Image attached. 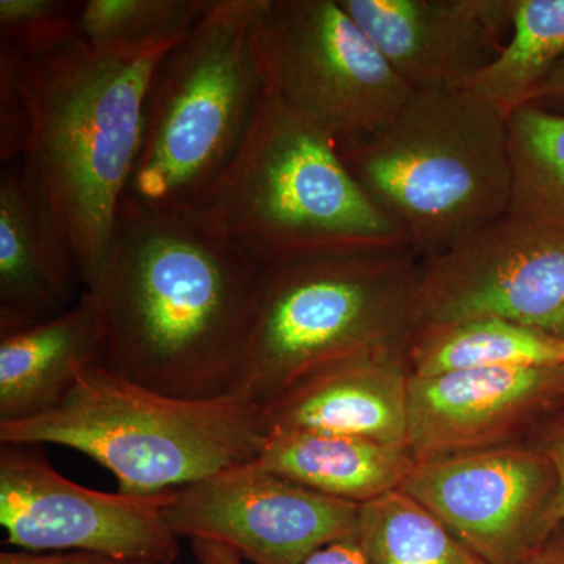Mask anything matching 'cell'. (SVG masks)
<instances>
[{
	"label": "cell",
	"mask_w": 564,
	"mask_h": 564,
	"mask_svg": "<svg viewBox=\"0 0 564 564\" xmlns=\"http://www.w3.org/2000/svg\"><path fill=\"white\" fill-rule=\"evenodd\" d=\"M261 267L177 214L122 199L98 276L99 366L184 400L232 395Z\"/></svg>",
	"instance_id": "obj_1"
},
{
	"label": "cell",
	"mask_w": 564,
	"mask_h": 564,
	"mask_svg": "<svg viewBox=\"0 0 564 564\" xmlns=\"http://www.w3.org/2000/svg\"><path fill=\"white\" fill-rule=\"evenodd\" d=\"M180 43L99 47L77 33L28 54L31 131L17 163L85 291L98 276L139 161L155 70Z\"/></svg>",
	"instance_id": "obj_2"
},
{
	"label": "cell",
	"mask_w": 564,
	"mask_h": 564,
	"mask_svg": "<svg viewBox=\"0 0 564 564\" xmlns=\"http://www.w3.org/2000/svg\"><path fill=\"white\" fill-rule=\"evenodd\" d=\"M422 263L399 240L300 252L262 265L232 395L263 408L326 364L406 345Z\"/></svg>",
	"instance_id": "obj_3"
},
{
	"label": "cell",
	"mask_w": 564,
	"mask_h": 564,
	"mask_svg": "<svg viewBox=\"0 0 564 564\" xmlns=\"http://www.w3.org/2000/svg\"><path fill=\"white\" fill-rule=\"evenodd\" d=\"M337 152L422 259L510 212L508 118L466 88L413 91L388 128Z\"/></svg>",
	"instance_id": "obj_4"
},
{
	"label": "cell",
	"mask_w": 564,
	"mask_h": 564,
	"mask_svg": "<svg viewBox=\"0 0 564 564\" xmlns=\"http://www.w3.org/2000/svg\"><path fill=\"white\" fill-rule=\"evenodd\" d=\"M177 215L259 267L344 245L408 242L364 195L333 140L267 88L231 163Z\"/></svg>",
	"instance_id": "obj_5"
},
{
	"label": "cell",
	"mask_w": 564,
	"mask_h": 564,
	"mask_svg": "<svg viewBox=\"0 0 564 564\" xmlns=\"http://www.w3.org/2000/svg\"><path fill=\"white\" fill-rule=\"evenodd\" d=\"M269 437L261 404L239 395L184 400L85 370L50 413L0 423V444L73 448L113 474L118 492L155 496L256 462Z\"/></svg>",
	"instance_id": "obj_6"
},
{
	"label": "cell",
	"mask_w": 564,
	"mask_h": 564,
	"mask_svg": "<svg viewBox=\"0 0 564 564\" xmlns=\"http://www.w3.org/2000/svg\"><path fill=\"white\" fill-rule=\"evenodd\" d=\"M263 0H214L161 63L144 109L143 140L124 202L182 214L242 147L265 95L251 47Z\"/></svg>",
	"instance_id": "obj_7"
},
{
	"label": "cell",
	"mask_w": 564,
	"mask_h": 564,
	"mask_svg": "<svg viewBox=\"0 0 564 564\" xmlns=\"http://www.w3.org/2000/svg\"><path fill=\"white\" fill-rule=\"evenodd\" d=\"M251 47L267 90L336 148L383 131L413 93L339 0H263Z\"/></svg>",
	"instance_id": "obj_8"
},
{
	"label": "cell",
	"mask_w": 564,
	"mask_h": 564,
	"mask_svg": "<svg viewBox=\"0 0 564 564\" xmlns=\"http://www.w3.org/2000/svg\"><path fill=\"white\" fill-rule=\"evenodd\" d=\"M481 317L564 340V234L510 210L423 259L414 328Z\"/></svg>",
	"instance_id": "obj_9"
},
{
	"label": "cell",
	"mask_w": 564,
	"mask_h": 564,
	"mask_svg": "<svg viewBox=\"0 0 564 564\" xmlns=\"http://www.w3.org/2000/svg\"><path fill=\"white\" fill-rule=\"evenodd\" d=\"M36 445L0 444V525L25 552H90L173 564L180 538L163 521L170 491L129 496L84 488L58 474Z\"/></svg>",
	"instance_id": "obj_10"
},
{
	"label": "cell",
	"mask_w": 564,
	"mask_h": 564,
	"mask_svg": "<svg viewBox=\"0 0 564 564\" xmlns=\"http://www.w3.org/2000/svg\"><path fill=\"white\" fill-rule=\"evenodd\" d=\"M400 491L486 564L529 563L555 529L558 475L524 440L417 463Z\"/></svg>",
	"instance_id": "obj_11"
},
{
	"label": "cell",
	"mask_w": 564,
	"mask_h": 564,
	"mask_svg": "<svg viewBox=\"0 0 564 564\" xmlns=\"http://www.w3.org/2000/svg\"><path fill=\"white\" fill-rule=\"evenodd\" d=\"M359 507L248 463L173 489L162 516L177 538L228 545L248 564H302L358 536Z\"/></svg>",
	"instance_id": "obj_12"
},
{
	"label": "cell",
	"mask_w": 564,
	"mask_h": 564,
	"mask_svg": "<svg viewBox=\"0 0 564 564\" xmlns=\"http://www.w3.org/2000/svg\"><path fill=\"white\" fill-rule=\"evenodd\" d=\"M562 399L564 366L411 375L408 445L423 463L514 443Z\"/></svg>",
	"instance_id": "obj_13"
},
{
	"label": "cell",
	"mask_w": 564,
	"mask_h": 564,
	"mask_svg": "<svg viewBox=\"0 0 564 564\" xmlns=\"http://www.w3.org/2000/svg\"><path fill=\"white\" fill-rule=\"evenodd\" d=\"M413 91L464 90L511 32L513 0H339Z\"/></svg>",
	"instance_id": "obj_14"
},
{
	"label": "cell",
	"mask_w": 564,
	"mask_h": 564,
	"mask_svg": "<svg viewBox=\"0 0 564 564\" xmlns=\"http://www.w3.org/2000/svg\"><path fill=\"white\" fill-rule=\"evenodd\" d=\"M406 345L347 356L263 406L270 432H323L408 444Z\"/></svg>",
	"instance_id": "obj_15"
},
{
	"label": "cell",
	"mask_w": 564,
	"mask_h": 564,
	"mask_svg": "<svg viewBox=\"0 0 564 564\" xmlns=\"http://www.w3.org/2000/svg\"><path fill=\"white\" fill-rule=\"evenodd\" d=\"M85 289L18 163L0 174V337L68 311Z\"/></svg>",
	"instance_id": "obj_16"
},
{
	"label": "cell",
	"mask_w": 564,
	"mask_h": 564,
	"mask_svg": "<svg viewBox=\"0 0 564 564\" xmlns=\"http://www.w3.org/2000/svg\"><path fill=\"white\" fill-rule=\"evenodd\" d=\"M101 345L90 291L58 317L0 337V423L29 421L61 406L80 375L99 364Z\"/></svg>",
	"instance_id": "obj_17"
},
{
	"label": "cell",
	"mask_w": 564,
	"mask_h": 564,
	"mask_svg": "<svg viewBox=\"0 0 564 564\" xmlns=\"http://www.w3.org/2000/svg\"><path fill=\"white\" fill-rule=\"evenodd\" d=\"M256 466L356 505L399 491L415 462L408 444L323 432H270Z\"/></svg>",
	"instance_id": "obj_18"
},
{
	"label": "cell",
	"mask_w": 564,
	"mask_h": 564,
	"mask_svg": "<svg viewBox=\"0 0 564 564\" xmlns=\"http://www.w3.org/2000/svg\"><path fill=\"white\" fill-rule=\"evenodd\" d=\"M406 361L413 377L492 367L564 366V340L502 318L433 323L413 329Z\"/></svg>",
	"instance_id": "obj_19"
},
{
	"label": "cell",
	"mask_w": 564,
	"mask_h": 564,
	"mask_svg": "<svg viewBox=\"0 0 564 564\" xmlns=\"http://www.w3.org/2000/svg\"><path fill=\"white\" fill-rule=\"evenodd\" d=\"M563 58L564 0H513L510 39L466 90L477 93L508 118L534 101Z\"/></svg>",
	"instance_id": "obj_20"
},
{
	"label": "cell",
	"mask_w": 564,
	"mask_h": 564,
	"mask_svg": "<svg viewBox=\"0 0 564 564\" xmlns=\"http://www.w3.org/2000/svg\"><path fill=\"white\" fill-rule=\"evenodd\" d=\"M510 210L564 234V111L529 104L508 117Z\"/></svg>",
	"instance_id": "obj_21"
},
{
	"label": "cell",
	"mask_w": 564,
	"mask_h": 564,
	"mask_svg": "<svg viewBox=\"0 0 564 564\" xmlns=\"http://www.w3.org/2000/svg\"><path fill=\"white\" fill-rule=\"evenodd\" d=\"M358 541L369 564H486L400 489L359 507Z\"/></svg>",
	"instance_id": "obj_22"
},
{
	"label": "cell",
	"mask_w": 564,
	"mask_h": 564,
	"mask_svg": "<svg viewBox=\"0 0 564 564\" xmlns=\"http://www.w3.org/2000/svg\"><path fill=\"white\" fill-rule=\"evenodd\" d=\"M214 0H87L77 32L99 47L180 43L203 20Z\"/></svg>",
	"instance_id": "obj_23"
},
{
	"label": "cell",
	"mask_w": 564,
	"mask_h": 564,
	"mask_svg": "<svg viewBox=\"0 0 564 564\" xmlns=\"http://www.w3.org/2000/svg\"><path fill=\"white\" fill-rule=\"evenodd\" d=\"M80 2L0 0V41L39 54L76 36Z\"/></svg>",
	"instance_id": "obj_24"
},
{
	"label": "cell",
	"mask_w": 564,
	"mask_h": 564,
	"mask_svg": "<svg viewBox=\"0 0 564 564\" xmlns=\"http://www.w3.org/2000/svg\"><path fill=\"white\" fill-rule=\"evenodd\" d=\"M31 63L25 52L0 41V161H20L31 131Z\"/></svg>",
	"instance_id": "obj_25"
},
{
	"label": "cell",
	"mask_w": 564,
	"mask_h": 564,
	"mask_svg": "<svg viewBox=\"0 0 564 564\" xmlns=\"http://www.w3.org/2000/svg\"><path fill=\"white\" fill-rule=\"evenodd\" d=\"M524 441L540 448L554 464L558 475V491L552 510V521L556 527L564 521V399L533 423Z\"/></svg>",
	"instance_id": "obj_26"
},
{
	"label": "cell",
	"mask_w": 564,
	"mask_h": 564,
	"mask_svg": "<svg viewBox=\"0 0 564 564\" xmlns=\"http://www.w3.org/2000/svg\"><path fill=\"white\" fill-rule=\"evenodd\" d=\"M0 564H158L151 562H135V560H121L115 556L90 554V552H25L3 551L0 554Z\"/></svg>",
	"instance_id": "obj_27"
},
{
	"label": "cell",
	"mask_w": 564,
	"mask_h": 564,
	"mask_svg": "<svg viewBox=\"0 0 564 564\" xmlns=\"http://www.w3.org/2000/svg\"><path fill=\"white\" fill-rule=\"evenodd\" d=\"M302 564H369V562L359 544L358 536H352L318 549Z\"/></svg>",
	"instance_id": "obj_28"
},
{
	"label": "cell",
	"mask_w": 564,
	"mask_h": 564,
	"mask_svg": "<svg viewBox=\"0 0 564 564\" xmlns=\"http://www.w3.org/2000/svg\"><path fill=\"white\" fill-rule=\"evenodd\" d=\"M532 104H538L549 110H564V58L541 85Z\"/></svg>",
	"instance_id": "obj_29"
},
{
	"label": "cell",
	"mask_w": 564,
	"mask_h": 564,
	"mask_svg": "<svg viewBox=\"0 0 564 564\" xmlns=\"http://www.w3.org/2000/svg\"><path fill=\"white\" fill-rule=\"evenodd\" d=\"M193 552L202 564H247L243 556L225 544L212 541H191Z\"/></svg>",
	"instance_id": "obj_30"
},
{
	"label": "cell",
	"mask_w": 564,
	"mask_h": 564,
	"mask_svg": "<svg viewBox=\"0 0 564 564\" xmlns=\"http://www.w3.org/2000/svg\"><path fill=\"white\" fill-rule=\"evenodd\" d=\"M527 564H564V521L549 533L536 554Z\"/></svg>",
	"instance_id": "obj_31"
}]
</instances>
